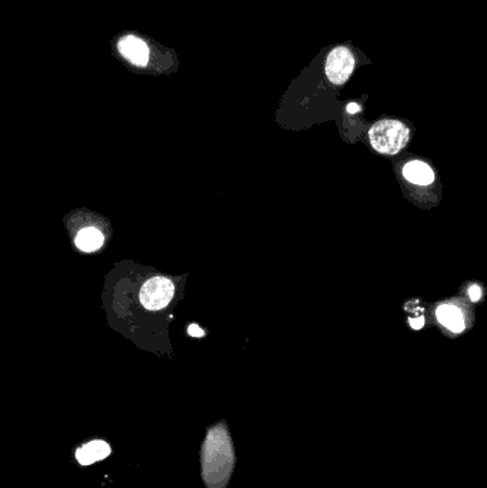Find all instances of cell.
<instances>
[{
  "label": "cell",
  "mask_w": 487,
  "mask_h": 488,
  "mask_svg": "<svg viewBox=\"0 0 487 488\" xmlns=\"http://www.w3.org/2000/svg\"><path fill=\"white\" fill-rule=\"evenodd\" d=\"M404 177L411 183L418 186H429L434 180V173L430 166L422 161H411L409 165H406L403 169Z\"/></svg>",
  "instance_id": "9c48e42d"
},
{
  "label": "cell",
  "mask_w": 487,
  "mask_h": 488,
  "mask_svg": "<svg viewBox=\"0 0 487 488\" xmlns=\"http://www.w3.org/2000/svg\"><path fill=\"white\" fill-rule=\"evenodd\" d=\"M373 149L382 154H396L409 142V129L397 120H380L369 130Z\"/></svg>",
  "instance_id": "7a4b0ae2"
},
{
  "label": "cell",
  "mask_w": 487,
  "mask_h": 488,
  "mask_svg": "<svg viewBox=\"0 0 487 488\" xmlns=\"http://www.w3.org/2000/svg\"><path fill=\"white\" fill-rule=\"evenodd\" d=\"M76 248L85 253L98 252L105 244V236L96 227H85L80 230L74 238Z\"/></svg>",
  "instance_id": "52a82bcc"
},
{
  "label": "cell",
  "mask_w": 487,
  "mask_h": 488,
  "mask_svg": "<svg viewBox=\"0 0 487 488\" xmlns=\"http://www.w3.org/2000/svg\"><path fill=\"white\" fill-rule=\"evenodd\" d=\"M437 320L453 333H462L465 330V318L456 306L443 304L437 309Z\"/></svg>",
  "instance_id": "ba28073f"
},
{
  "label": "cell",
  "mask_w": 487,
  "mask_h": 488,
  "mask_svg": "<svg viewBox=\"0 0 487 488\" xmlns=\"http://www.w3.org/2000/svg\"><path fill=\"white\" fill-rule=\"evenodd\" d=\"M109 454H110L109 444L102 440H95L88 442L84 447H80V449L76 452V459L82 466H91L105 460Z\"/></svg>",
  "instance_id": "8992f818"
},
{
  "label": "cell",
  "mask_w": 487,
  "mask_h": 488,
  "mask_svg": "<svg viewBox=\"0 0 487 488\" xmlns=\"http://www.w3.org/2000/svg\"><path fill=\"white\" fill-rule=\"evenodd\" d=\"M175 296V284L166 277L149 278L140 290V303L150 311L164 310Z\"/></svg>",
  "instance_id": "3957f363"
},
{
  "label": "cell",
  "mask_w": 487,
  "mask_h": 488,
  "mask_svg": "<svg viewBox=\"0 0 487 488\" xmlns=\"http://www.w3.org/2000/svg\"><path fill=\"white\" fill-rule=\"evenodd\" d=\"M354 69V57L347 48H335L326 60V74L333 85H345Z\"/></svg>",
  "instance_id": "277c9868"
},
{
  "label": "cell",
  "mask_w": 487,
  "mask_h": 488,
  "mask_svg": "<svg viewBox=\"0 0 487 488\" xmlns=\"http://www.w3.org/2000/svg\"><path fill=\"white\" fill-rule=\"evenodd\" d=\"M411 323H412V327H413V329H420L422 325H423V318H420V320H418V321H416V320H412Z\"/></svg>",
  "instance_id": "7c38bea8"
},
{
  "label": "cell",
  "mask_w": 487,
  "mask_h": 488,
  "mask_svg": "<svg viewBox=\"0 0 487 488\" xmlns=\"http://www.w3.org/2000/svg\"><path fill=\"white\" fill-rule=\"evenodd\" d=\"M117 49L121 56L135 66L145 67L149 63L150 50H149V46L140 37H136L133 34L124 36L119 40Z\"/></svg>",
  "instance_id": "5b68a950"
},
{
  "label": "cell",
  "mask_w": 487,
  "mask_h": 488,
  "mask_svg": "<svg viewBox=\"0 0 487 488\" xmlns=\"http://www.w3.org/2000/svg\"><path fill=\"white\" fill-rule=\"evenodd\" d=\"M201 467L203 478L209 488H226L234 467V453L225 424L209 431L203 445Z\"/></svg>",
  "instance_id": "6da1fadb"
},
{
  "label": "cell",
  "mask_w": 487,
  "mask_h": 488,
  "mask_svg": "<svg viewBox=\"0 0 487 488\" xmlns=\"http://www.w3.org/2000/svg\"><path fill=\"white\" fill-rule=\"evenodd\" d=\"M189 333H190V336H193V337H201V336H203V330H200L196 324H192V325H190Z\"/></svg>",
  "instance_id": "8fae6325"
},
{
  "label": "cell",
  "mask_w": 487,
  "mask_h": 488,
  "mask_svg": "<svg viewBox=\"0 0 487 488\" xmlns=\"http://www.w3.org/2000/svg\"><path fill=\"white\" fill-rule=\"evenodd\" d=\"M469 294H470L472 301H477V300L480 299V296H481V292H480L479 287H472V289L469 290Z\"/></svg>",
  "instance_id": "30bf717a"
},
{
  "label": "cell",
  "mask_w": 487,
  "mask_h": 488,
  "mask_svg": "<svg viewBox=\"0 0 487 488\" xmlns=\"http://www.w3.org/2000/svg\"><path fill=\"white\" fill-rule=\"evenodd\" d=\"M347 110L350 111V113H357L359 110H360V107L357 106V104H354V103H352V104H349L347 106Z\"/></svg>",
  "instance_id": "4fadbf2b"
}]
</instances>
